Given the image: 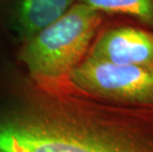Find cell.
Instances as JSON below:
<instances>
[{"label":"cell","instance_id":"1","mask_svg":"<svg viewBox=\"0 0 153 152\" xmlns=\"http://www.w3.org/2000/svg\"><path fill=\"white\" fill-rule=\"evenodd\" d=\"M0 152H153V109L101 101L68 76L30 77L0 112Z\"/></svg>","mask_w":153,"mask_h":152},{"label":"cell","instance_id":"2","mask_svg":"<svg viewBox=\"0 0 153 152\" xmlns=\"http://www.w3.org/2000/svg\"><path fill=\"white\" fill-rule=\"evenodd\" d=\"M106 15L75 2L54 23L23 43L19 59L32 78L67 77L87 56Z\"/></svg>","mask_w":153,"mask_h":152},{"label":"cell","instance_id":"3","mask_svg":"<svg viewBox=\"0 0 153 152\" xmlns=\"http://www.w3.org/2000/svg\"><path fill=\"white\" fill-rule=\"evenodd\" d=\"M68 78L101 101L153 109V66L116 64L86 56L70 71Z\"/></svg>","mask_w":153,"mask_h":152},{"label":"cell","instance_id":"4","mask_svg":"<svg viewBox=\"0 0 153 152\" xmlns=\"http://www.w3.org/2000/svg\"><path fill=\"white\" fill-rule=\"evenodd\" d=\"M129 21L103 25L87 56L116 64L153 66V30Z\"/></svg>","mask_w":153,"mask_h":152},{"label":"cell","instance_id":"5","mask_svg":"<svg viewBox=\"0 0 153 152\" xmlns=\"http://www.w3.org/2000/svg\"><path fill=\"white\" fill-rule=\"evenodd\" d=\"M77 0H11L8 24L22 43L54 23Z\"/></svg>","mask_w":153,"mask_h":152},{"label":"cell","instance_id":"6","mask_svg":"<svg viewBox=\"0 0 153 152\" xmlns=\"http://www.w3.org/2000/svg\"><path fill=\"white\" fill-rule=\"evenodd\" d=\"M103 14L120 15L153 30V0H77Z\"/></svg>","mask_w":153,"mask_h":152}]
</instances>
